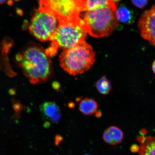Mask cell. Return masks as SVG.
Listing matches in <instances>:
<instances>
[{"label": "cell", "mask_w": 155, "mask_h": 155, "mask_svg": "<svg viewBox=\"0 0 155 155\" xmlns=\"http://www.w3.org/2000/svg\"><path fill=\"white\" fill-rule=\"evenodd\" d=\"M10 92L11 93V94H15V91L14 90H12L11 91H10Z\"/></svg>", "instance_id": "obj_26"}, {"label": "cell", "mask_w": 155, "mask_h": 155, "mask_svg": "<svg viewBox=\"0 0 155 155\" xmlns=\"http://www.w3.org/2000/svg\"><path fill=\"white\" fill-rule=\"evenodd\" d=\"M16 59L32 84L45 82L53 74L50 58L41 46L32 45L28 46L22 54H17Z\"/></svg>", "instance_id": "obj_1"}, {"label": "cell", "mask_w": 155, "mask_h": 155, "mask_svg": "<svg viewBox=\"0 0 155 155\" xmlns=\"http://www.w3.org/2000/svg\"><path fill=\"white\" fill-rule=\"evenodd\" d=\"M97 102L92 98H86L81 100L79 104V111L86 115H91L96 112L98 108Z\"/></svg>", "instance_id": "obj_11"}, {"label": "cell", "mask_w": 155, "mask_h": 155, "mask_svg": "<svg viewBox=\"0 0 155 155\" xmlns=\"http://www.w3.org/2000/svg\"><path fill=\"white\" fill-rule=\"evenodd\" d=\"M96 53L85 41L64 50L59 56L60 65L69 74H82L90 69L95 61Z\"/></svg>", "instance_id": "obj_3"}, {"label": "cell", "mask_w": 155, "mask_h": 155, "mask_svg": "<svg viewBox=\"0 0 155 155\" xmlns=\"http://www.w3.org/2000/svg\"><path fill=\"white\" fill-rule=\"evenodd\" d=\"M63 140V138L61 135H57L55 137V144L56 145H59L60 143Z\"/></svg>", "instance_id": "obj_19"}, {"label": "cell", "mask_w": 155, "mask_h": 155, "mask_svg": "<svg viewBox=\"0 0 155 155\" xmlns=\"http://www.w3.org/2000/svg\"><path fill=\"white\" fill-rule=\"evenodd\" d=\"M124 136L123 132L120 129L116 126H112L104 131L103 138L107 144L116 145L122 142Z\"/></svg>", "instance_id": "obj_9"}, {"label": "cell", "mask_w": 155, "mask_h": 155, "mask_svg": "<svg viewBox=\"0 0 155 155\" xmlns=\"http://www.w3.org/2000/svg\"><path fill=\"white\" fill-rule=\"evenodd\" d=\"M111 0H87L86 11L102 8L107 5Z\"/></svg>", "instance_id": "obj_14"}, {"label": "cell", "mask_w": 155, "mask_h": 155, "mask_svg": "<svg viewBox=\"0 0 155 155\" xmlns=\"http://www.w3.org/2000/svg\"><path fill=\"white\" fill-rule=\"evenodd\" d=\"M96 87L98 91L103 95H107L112 90L111 82L106 76H103L98 79L96 83Z\"/></svg>", "instance_id": "obj_13"}, {"label": "cell", "mask_w": 155, "mask_h": 155, "mask_svg": "<svg viewBox=\"0 0 155 155\" xmlns=\"http://www.w3.org/2000/svg\"><path fill=\"white\" fill-rule=\"evenodd\" d=\"M14 42L11 38L8 37H5L3 38L1 44V48L3 51L6 53L9 51V50L12 47Z\"/></svg>", "instance_id": "obj_15"}, {"label": "cell", "mask_w": 155, "mask_h": 155, "mask_svg": "<svg viewBox=\"0 0 155 155\" xmlns=\"http://www.w3.org/2000/svg\"><path fill=\"white\" fill-rule=\"evenodd\" d=\"M40 110L48 120L53 123H58L61 120V114L60 108L55 102L47 101L43 103L40 107Z\"/></svg>", "instance_id": "obj_8"}, {"label": "cell", "mask_w": 155, "mask_h": 155, "mask_svg": "<svg viewBox=\"0 0 155 155\" xmlns=\"http://www.w3.org/2000/svg\"><path fill=\"white\" fill-rule=\"evenodd\" d=\"M57 20L49 13L36 10L31 19L29 31L41 41H51L58 25Z\"/></svg>", "instance_id": "obj_6"}, {"label": "cell", "mask_w": 155, "mask_h": 155, "mask_svg": "<svg viewBox=\"0 0 155 155\" xmlns=\"http://www.w3.org/2000/svg\"><path fill=\"white\" fill-rule=\"evenodd\" d=\"M7 0H0V5L4 3Z\"/></svg>", "instance_id": "obj_25"}, {"label": "cell", "mask_w": 155, "mask_h": 155, "mask_svg": "<svg viewBox=\"0 0 155 155\" xmlns=\"http://www.w3.org/2000/svg\"><path fill=\"white\" fill-rule=\"evenodd\" d=\"M40 1H42V0H39Z\"/></svg>", "instance_id": "obj_29"}, {"label": "cell", "mask_w": 155, "mask_h": 155, "mask_svg": "<svg viewBox=\"0 0 155 155\" xmlns=\"http://www.w3.org/2000/svg\"><path fill=\"white\" fill-rule=\"evenodd\" d=\"M137 140L140 143L139 155H155V136H140Z\"/></svg>", "instance_id": "obj_10"}, {"label": "cell", "mask_w": 155, "mask_h": 155, "mask_svg": "<svg viewBox=\"0 0 155 155\" xmlns=\"http://www.w3.org/2000/svg\"><path fill=\"white\" fill-rule=\"evenodd\" d=\"M52 87L55 90H58L60 87V84L57 82H54L52 84Z\"/></svg>", "instance_id": "obj_20"}, {"label": "cell", "mask_w": 155, "mask_h": 155, "mask_svg": "<svg viewBox=\"0 0 155 155\" xmlns=\"http://www.w3.org/2000/svg\"><path fill=\"white\" fill-rule=\"evenodd\" d=\"M147 130L145 129H142L140 131V133L142 135V136H144L147 134Z\"/></svg>", "instance_id": "obj_22"}, {"label": "cell", "mask_w": 155, "mask_h": 155, "mask_svg": "<svg viewBox=\"0 0 155 155\" xmlns=\"http://www.w3.org/2000/svg\"><path fill=\"white\" fill-rule=\"evenodd\" d=\"M50 125V124L48 122H46L44 124V127L46 128H48L49 127Z\"/></svg>", "instance_id": "obj_23"}, {"label": "cell", "mask_w": 155, "mask_h": 155, "mask_svg": "<svg viewBox=\"0 0 155 155\" xmlns=\"http://www.w3.org/2000/svg\"><path fill=\"white\" fill-rule=\"evenodd\" d=\"M111 1H113L114 2H117L118 1H120V0H111Z\"/></svg>", "instance_id": "obj_27"}, {"label": "cell", "mask_w": 155, "mask_h": 155, "mask_svg": "<svg viewBox=\"0 0 155 155\" xmlns=\"http://www.w3.org/2000/svg\"><path fill=\"white\" fill-rule=\"evenodd\" d=\"M116 16L118 21L126 24H130L134 21L132 12L125 6H121L116 11Z\"/></svg>", "instance_id": "obj_12"}, {"label": "cell", "mask_w": 155, "mask_h": 155, "mask_svg": "<svg viewBox=\"0 0 155 155\" xmlns=\"http://www.w3.org/2000/svg\"><path fill=\"white\" fill-rule=\"evenodd\" d=\"M87 33L82 19L75 22L59 23L49 48L56 53L59 48L65 50L72 48L84 41Z\"/></svg>", "instance_id": "obj_5"}, {"label": "cell", "mask_w": 155, "mask_h": 155, "mask_svg": "<svg viewBox=\"0 0 155 155\" xmlns=\"http://www.w3.org/2000/svg\"><path fill=\"white\" fill-rule=\"evenodd\" d=\"M87 0H42L39 9L55 16L60 24L81 20V13L86 11Z\"/></svg>", "instance_id": "obj_4"}, {"label": "cell", "mask_w": 155, "mask_h": 155, "mask_svg": "<svg viewBox=\"0 0 155 155\" xmlns=\"http://www.w3.org/2000/svg\"><path fill=\"white\" fill-rule=\"evenodd\" d=\"M137 27L141 37L155 46V5L141 14Z\"/></svg>", "instance_id": "obj_7"}, {"label": "cell", "mask_w": 155, "mask_h": 155, "mask_svg": "<svg viewBox=\"0 0 155 155\" xmlns=\"http://www.w3.org/2000/svg\"><path fill=\"white\" fill-rule=\"evenodd\" d=\"M133 4L139 8H144L148 3V0H132Z\"/></svg>", "instance_id": "obj_17"}, {"label": "cell", "mask_w": 155, "mask_h": 155, "mask_svg": "<svg viewBox=\"0 0 155 155\" xmlns=\"http://www.w3.org/2000/svg\"><path fill=\"white\" fill-rule=\"evenodd\" d=\"M140 150V147L136 144H133L130 147V150L133 153H138Z\"/></svg>", "instance_id": "obj_18"}, {"label": "cell", "mask_w": 155, "mask_h": 155, "mask_svg": "<svg viewBox=\"0 0 155 155\" xmlns=\"http://www.w3.org/2000/svg\"><path fill=\"white\" fill-rule=\"evenodd\" d=\"M152 69L153 72L154 74H155V60L153 63Z\"/></svg>", "instance_id": "obj_24"}, {"label": "cell", "mask_w": 155, "mask_h": 155, "mask_svg": "<svg viewBox=\"0 0 155 155\" xmlns=\"http://www.w3.org/2000/svg\"><path fill=\"white\" fill-rule=\"evenodd\" d=\"M116 9V2L111 0L102 8L87 11L82 19L87 33L97 38L111 34L118 26Z\"/></svg>", "instance_id": "obj_2"}, {"label": "cell", "mask_w": 155, "mask_h": 155, "mask_svg": "<svg viewBox=\"0 0 155 155\" xmlns=\"http://www.w3.org/2000/svg\"><path fill=\"white\" fill-rule=\"evenodd\" d=\"M13 107L15 112L14 117L20 118V113L23 109V106L19 103L14 101L13 103Z\"/></svg>", "instance_id": "obj_16"}, {"label": "cell", "mask_w": 155, "mask_h": 155, "mask_svg": "<svg viewBox=\"0 0 155 155\" xmlns=\"http://www.w3.org/2000/svg\"><path fill=\"white\" fill-rule=\"evenodd\" d=\"M89 155V154H85V155Z\"/></svg>", "instance_id": "obj_28"}, {"label": "cell", "mask_w": 155, "mask_h": 155, "mask_svg": "<svg viewBox=\"0 0 155 155\" xmlns=\"http://www.w3.org/2000/svg\"><path fill=\"white\" fill-rule=\"evenodd\" d=\"M95 115L97 117H100L102 115L101 112L100 111H98L96 112Z\"/></svg>", "instance_id": "obj_21"}]
</instances>
